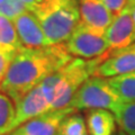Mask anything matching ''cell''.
<instances>
[{"label":"cell","instance_id":"5","mask_svg":"<svg viewBox=\"0 0 135 135\" xmlns=\"http://www.w3.org/2000/svg\"><path fill=\"white\" fill-rule=\"evenodd\" d=\"M65 46L71 55L88 60L101 56L109 51L108 42L104 34L92 31L81 23H79L68 38Z\"/></svg>","mask_w":135,"mask_h":135},{"label":"cell","instance_id":"25","mask_svg":"<svg viewBox=\"0 0 135 135\" xmlns=\"http://www.w3.org/2000/svg\"><path fill=\"white\" fill-rule=\"evenodd\" d=\"M5 1H6V0H0V6H1V5H2V3H3V2H5Z\"/></svg>","mask_w":135,"mask_h":135},{"label":"cell","instance_id":"1","mask_svg":"<svg viewBox=\"0 0 135 135\" xmlns=\"http://www.w3.org/2000/svg\"><path fill=\"white\" fill-rule=\"evenodd\" d=\"M64 43L41 49H19L0 83V91L16 104L33 88L72 60Z\"/></svg>","mask_w":135,"mask_h":135},{"label":"cell","instance_id":"18","mask_svg":"<svg viewBox=\"0 0 135 135\" xmlns=\"http://www.w3.org/2000/svg\"><path fill=\"white\" fill-rule=\"evenodd\" d=\"M25 11H27V8L20 0H6L0 6V14L11 20Z\"/></svg>","mask_w":135,"mask_h":135},{"label":"cell","instance_id":"21","mask_svg":"<svg viewBox=\"0 0 135 135\" xmlns=\"http://www.w3.org/2000/svg\"><path fill=\"white\" fill-rule=\"evenodd\" d=\"M98 1L103 2L113 12L114 16L119 14L127 5V0H98Z\"/></svg>","mask_w":135,"mask_h":135},{"label":"cell","instance_id":"22","mask_svg":"<svg viewBox=\"0 0 135 135\" xmlns=\"http://www.w3.org/2000/svg\"><path fill=\"white\" fill-rule=\"evenodd\" d=\"M126 8H128V9H129L131 15H132V18H133L134 23H135V7H126Z\"/></svg>","mask_w":135,"mask_h":135},{"label":"cell","instance_id":"19","mask_svg":"<svg viewBox=\"0 0 135 135\" xmlns=\"http://www.w3.org/2000/svg\"><path fill=\"white\" fill-rule=\"evenodd\" d=\"M28 11H32L34 15H38L44 10L49 9L59 0H20Z\"/></svg>","mask_w":135,"mask_h":135},{"label":"cell","instance_id":"26","mask_svg":"<svg viewBox=\"0 0 135 135\" xmlns=\"http://www.w3.org/2000/svg\"><path fill=\"white\" fill-rule=\"evenodd\" d=\"M132 46H133V47L135 49V43H134V44H132Z\"/></svg>","mask_w":135,"mask_h":135},{"label":"cell","instance_id":"12","mask_svg":"<svg viewBox=\"0 0 135 135\" xmlns=\"http://www.w3.org/2000/svg\"><path fill=\"white\" fill-rule=\"evenodd\" d=\"M86 124L89 135H114L116 129L115 115L108 109H90Z\"/></svg>","mask_w":135,"mask_h":135},{"label":"cell","instance_id":"8","mask_svg":"<svg viewBox=\"0 0 135 135\" xmlns=\"http://www.w3.org/2000/svg\"><path fill=\"white\" fill-rule=\"evenodd\" d=\"M135 71V49L132 45L117 51H108L105 60L97 66L94 75L112 78Z\"/></svg>","mask_w":135,"mask_h":135},{"label":"cell","instance_id":"4","mask_svg":"<svg viewBox=\"0 0 135 135\" xmlns=\"http://www.w3.org/2000/svg\"><path fill=\"white\" fill-rule=\"evenodd\" d=\"M120 103L106 79L92 75L82 83L68 107L73 108L75 112L83 109H108L114 113Z\"/></svg>","mask_w":135,"mask_h":135},{"label":"cell","instance_id":"17","mask_svg":"<svg viewBox=\"0 0 135 135\" xmlns=\"http://www.w3.org/2000/svg\"><path fill=\"white\" fill-rule=\"evenodd\" d=\"M57 135H89L86 119L80 114H70L60 124Z\"/></svg>","mask_w":135,"mask_h":135},{"label":"cell","instance_id":"9","mask_svg":"<svg viewBox=\"0 0 135 135\" xmlns=\"http://www.w3.org/2000/svg\"><path fill=\"white\" fill-rule=\"evenodd\" d=\"M12 22L24 47L41 49L52 45L46 38L37 17L32 11L23 12Z\"/></svg>","mask_w":135,"mask_h":135},{"label":"cell","instance_id":"7","mask_svg":"<svg viewBox=\"0 0 135 135\" xmlns=\"http://www.w3.org/2000/svg\"><path fill=\"white\" fill-rule=\"evenodd\" d=\"M109 51L125 49L135 43V23L128 8H124L114 17L112 24L105 31Z\"/></svg>","mask_w":135,"mask_h":135},{"label":"cell","instance_id":"3","mask_svg":"<svg viewBox=\"0 0 135 135\" xmlns=\"http://www.w3.org/2000/svg\"><path fill=\"white\" fill-rule=\"evenodd\" d=\"M35 16L51 44L64 43L80 23L79 3L77 0H59Z\"/></svg>","mask_w":135,"mask_h":135},{"label":"cell","instance_id":"2","mask_svg":"<svg viewBox=\"0 0 135 135\" xmlns=\"http://www.w3.org/2000/svg\"><path fill=\"white\" fill-rule=\"evenodd\" d=\"M107 53L95 59H72L60 70L50 74L40 83L50 104L51 110L66 108L78 89L87 79L92 77Z\"/></svg>","mask_w":135,"mask_h":135},{"label":"cell","instance_id":"16","mask_svg":"<svg viewBox=\"0 0 135 135\" xmlns=\"http://www.w3.org/2000/svg\"><path fill=\"white\" fill-rule=\"evenodd\" d=\"M16 116V105L9 96L0 91V135L11 132V126Z\"/></svg>","mask_w":135,"mask_h":135},{"label":"cell","instance_id":"10","mask_svg":"<svg viewBox=\"0 0 135 135\" xmlns=\"http://www.w3.org/2000/svg\"><path fill=\"white\" fill-rule=\"evenodd\" d=\"M15 105L16 116L11 126V131L24 124L25 122L51 110L50 104L46 99L45 95L43 94V91H42L40 84L35 88H33L29 92H27Z\"/></svg>","mask_w":135,"mask_h":135},{"label":"cell","instance_id":"11","mask_svg":"<svg viewBox=\"0 0 135 135\" xmlns=\"http://www.w3.org/2000/svg\"><path fill=\"white\" fill-rule=\"evenodd\" d=\"M80 23L97 33L105 34V31L112 24L113 12L98 0H80Z\"/></svg>","mask_w":135,"mask_h":135},{"label":"cell","instance_id":"24","mask_svg":"<svg viewBox=\"0 0 135 135\" xmlns=\"http://www.w3.org/2000/svg\"><path fill=\"white\" fill-rule=\"evenodd\" d=\"M118 135H127V134H126V133H124L123 131H120V132H119V134H118Z\"/></svg>","mask_w":135,"mask_h":135},{"label":"cell","instance_id":"6","mask_svg":"<svg viewBox=\"0 0 135 135\" xmlns=\"http://www.w3.org/2000/svg\"><path fill=\"white\" fill-rule=\"evenodd\" d=\"M72 113H75V110L71 107L49 110L25 122L7 135H57L62 120Z\"/></svg>","mask_w":135,"mask_h":135},{"label":"cell","instance_id":"20","mask_svg":"<svg viewBox=\"0 0 135 135\" xmlns=\"http://www.w3.org/2000/svg\"><path fill=\"white\" fill-rule=\"evenodd\" d=\"M16 52L17 51H11V50L0 47V83L2 82L3 78H5V75L8 71V68H9Z\"/></svg>","mask_w":135,"mask_h":135},{"label":"cell","instance_id":"23","mask_svg":"<svg viewBox=\"0 0 135 135\" xmlns=\"http://www.w3.org/2000/svg\"><path fill=\"white\" fill-rule=\"evenodd\" d=\"M126 7H135V0H127Z\"/></svg>","mask_w":135,"mask_h":135},{"label":"cell","instance_id":"14","mask_svg":"<svg viewBox=\"0 0 135 135\" xmlns=\"http://www.w3.org/2000/svg\"><path fill=\"white\" fill-rule=\"evenodd\" d=\"M0 47L18 51L23 47L14 22L0 14Z\"/></svg>","mask_w":135,"mask_h":135},{"label":"cell","instance_id":"13","mask_svg":"<svg viewBox=\"0 0 135 135\" xmlns=\"http://www.w3.org/2000/svg\"><path fill=\"white\" fill-rule=\"evenodd\" d=\"M107 81L122 103L135 101V71L108 78Z\"/></svg>","mask_w":135,"mask_h":135},{"label":"cell","instance_id":"15","mask_svg":"<svg viewBox=\"0 0 135 135\" xmlns=\"http://www.w3.org/2000/svg\"><path fill=\"white\" fill-rule=\"evenodd\" d=\"M113 114L120 131L127 135H135V101L120 103Z\"/></svg>","mask_w":135,"mask_h":135}]
</instances>
